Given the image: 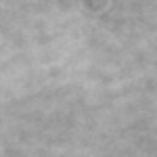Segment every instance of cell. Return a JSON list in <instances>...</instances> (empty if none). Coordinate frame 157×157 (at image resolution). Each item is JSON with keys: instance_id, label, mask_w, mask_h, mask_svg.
Listing matches in <instances>:
<instances>
[]
</instances>
